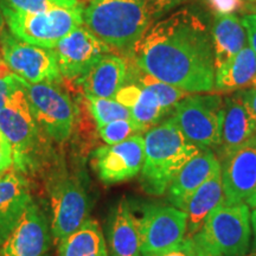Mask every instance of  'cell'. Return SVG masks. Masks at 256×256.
Listing matches in <instances>:
<instances>
[{
    "label": "cell",
    "mask_w": 256,
    "mask_h": 256,
    "mask_svg": "<svg viewBox=\"0 0 256 256\" xmlns=\"http://www.w3.org/2000/svg\"><path fill=\"white\" fill-rule=\"evenodd\" d=\"M130 52L138 69L168 84L186 92L215 90L212 34L191 10L156 22Z\"/></svg>",
    "instance_id": "1"
},
{
    "label": "cell",
    "mask_w": 256,
    "mask_h": 256,
    "mask_svg": "<svg viewBox=\"0 0 256 256\" xmlns=\"http://www.w3.org/2000/svg\"><path fill=\"white\" fill-rule=\"evenodd\" d=\"M144 145L140 184L151 196L165 194L178 172L202 151L188 142L174 118L150 128L144 136Z\"/></svg>",
    "instance_id": "2"
},
{
    "label": "cell",
    "mask_w": 256,
    "mask_h": 256,
    "mask_svg": "<svg viewBox=\"0 0 256 256\" xmlns=\"http://www.w3.org/2000/svg\"><path fill=\"white\" fill-rule=\"evenodd\" d=\"M153 17L142 0H92L83 23L108 46L132 51L151 26Z\"/></svg>",
    "instance_id": "3"
},
{
    "label": "cell",
    "mask_w": 256,
    "mask_h": 256,
    "mask_svg": "<svg viewBox=\"0 0 256 256\" xmlns=\"http://www.w3.org/2000/svg\"><path fill=\"white\" fill-rule=\"evenodd\" d=\"M250 208L247 203L220 204L192 238L198 252L216 256H243L252 238Z\"/></svg>",
    "instance_id": "4"
},
{
    "label": "cell",
    "mask_w": 256,
    "mask_h": 256,
    "mask_svg": "<svg viewBox=\"0 0 256 256\" xmlns=\"http://www.w3.org/2000/svg\"><path fill=\"white\" fill-rule=\"evenodd\" d=\"M0 8L14 37L25 43L46 49H54L64 37L83 24L82 5L28 14L16 11L0 0Z\"/></svg>",
    "instance_id": "5"
},
{
    "label": "cell",
    "mask_w": 256,
    "mask_h": 256,
    "mask_svg": "<svg viewBox=\"0 0 256 256\" xmlns=\"http://www.w3.org/2000/svg\"><path fill=\"white\" fill-rule=\"evenodd\" d=\"M40 130V127L32 115L26 92L20 83L5 107L0 110V132L12 147L14 164L20 174L31 171L37 166Z\"/></svg>",
    "instance_id": "6"
},
{
    "label": "cell",
    "mask_w": 256,
    "mask_h": 256,
    "mask_svg": "<svg viewBox=\"0 0 256 256\" xmlns=\"http://www.w3.org/2000/svg\"><path fill=\"white\" fill-rule=\"evenodd\" d=\"M51 211V230L57 242L75 232L89 218L90 198L82 180L66 168L56 170L48 180Z\"/></svg>",
    "instance_id": "7"
},
{
    "label": "cell",
    "mask_w": 256,
    "mask_h": 256,
    "mask_svg": "<svg viewBox=\"0 0 256 256\" xmlns=\"http://www.w3.org/2000/svg\"><path fill=\"white\" fill-rule=\"evenodd\" d=\"M172 118L188 142L200 148L220 146L224 104L220 95H188L176 106Z\"/></svg>",
    "instance_id": "8"
},
{
    "label": "cell",
    "mask_w": 256,
    "mask_h": 256,
    "mask_svg": "<svg viewBox=\"0 0 256 256\" xmlns=\"http://www.w3.org/2000/svg\"><path fill=\"white\" fill-rule=\"evenodd\" d=\"M40 130L55 142H66L75 124V106L58 82L30 83L19 78Z\"/></svg>",
    "instance_id": "9"
},
{
    "label": "cell",
    "mask_w": 256,
    "mask_h": 256,
    "mask_svg": "<svg viewBox=\"0 0 256 256\" xmlns=\"http://www.w3.org/2000/svg\"><path fill=\"white\" fill-rule=\"evenodd\" d=\"M136 220L142 256L171 250L186 238L188 214L174 206H147Z\"/></svg>",
    "instance_id": "10"
},
{
    "label": "cell",
    "mask_w": 256,
    "mask_h": 256,
    "mask_svg": "<svg viewBox=\"0 0 256 256\" xmlns=\"http://www.w3.org/2000/svg\"><path fill=\"white\" fill-rule=\"evenodd\" d=\"M0 46L2 60L18 78L30 83L60 81L62 75L52 49L25 43L6 31Z\"/></svg>",
    "instance_id": "11"
},
{
    "label": "cell",
    "mask_w": 256,
    "mask_h": 256,
    "mask_svg": "<svg viewBox=\"0 0 256 256\" xmlns=\"http://www.w3.org/2000/svg\"><path fill=\"white\" fill-rule=\"evenodd\" d=\"M144 156V136L138 134L122 142L96 148L92 153V168L102 183H122L140 174Z\"/></svg>",
    "instance_id": "12"
},
{
    "label": "cell",
    "mask_w": 256,
    "mask_h": 256,
    "mask_svg": "<svg viewBox=\"0 0 256 256\" xmlns=\"http://www.w3.org/2000/svg\"><path fill=\"white\" fill-rule=\"evenodd\" d=\"M220 162L224 204L247 203L256 190V134Z\"/></svg>",
    "instance_id": "13"
},
{
    "label": "cell",
    "mask_w": 256,
    "mask_h": 256,
    "mask_svg": "<svg viewBox=\"0 0 256 256\" xmlns=\"http://www.w3.org/2000/svg\"><path fill=\"white\" fill-rule=\"evenodd\" d=\"M60 75L68 80H80L110 51L87 28L80 26L64 37L54 48Z\"/></svg>",
    "instance_id": "14"
},
{
    "label": "cell",
    "mask_w": 256,
    "mask_h": 256,
    "mask_svg": "<svg viewBox=\"0 0 256 256\" xmlns=\"http://www.w3.org/2000/svg\"><path fill=\"white\" fill-rule=\"evenodd\" d=\"M50 229L46 215L32 203L0 248V256H46Z\"/></svg>",
    "instance_id": "15"
},
{
    "label": "cell",
    "mask_w": 256,
    "mask_h": 256,
    "mask_svg": "<svg viewBox=\"0 0 256 256\" xmlns=\"http://www.w3.org/2000/svg\"><path fill=\"white\" fill-rule=\"evenodd\" d=\"M218 171H220V162L217 156L211 150H202L184 165L172 180L166 192L168 202L186 212L194 192Z\"/></svg>",
    "instance_id": "16"
},
{
    "label": "cell",
    "mask_w": 256,
    "mask_h": 256,
    "mask_svg": "<svg viewBox=\"0 0 256 256\" xmlns=\"http://www.w3.org/2000/svg\"><path fill=\"white\" fill-rule=\"evenodd\" d=\"M32 203L28 183L20 172L0 176V247Z\"/></svg>",
    "instance_id": "17"
},
{
    "label": "cell",
    "mask_w": 256,
    "mask_h": 256,
    "mask_svg": "<svg viewBox=\"0 0 256 256\" xmlns=\"http://www.w3.org/2000/svg\"><path fill=\"white\" fill-rule=\"evenodd\" d=\"M127 75L126 60L116 55H104L78 82L87 96L115 98L126 82Z\"/></svg>",
    "instance_id": "18"
},
{
    "label": "cell",
    "mask_w": 256,
    "mask_h": 256,
    "mask_svg": "<svg viewBox=\"0 0 256 256\" xmlns=\"http://www.w3.org/2000/svg\"><path fill=\"white\" fill-rule=\"evenodd\" d=\"M256 134V122L243 101L241 92L229 96L224 102V118L220 142V159Z\"/></svg>",
    "instance_id": "19"
},
{
    "label": "cell",
    "mask_w": 256,
    "mask_h": 256,
    "mask_svg": "<svg viewBox=\"0 0 256 256\" xmlns=\"http://www.w3.org/2000/svg\"><path fill=\"white\" fill-rule=\"evenodd\" d=\"M108 243L110 256H142L136 216L126 200H121L112 211Z\"/></svg>",
    "instance_id": "20"
},
{
    "label": "cell",
    "mask_w": 256,
    "mask_h": 256,
    "mask_svg": "<svg viewBox=\"0 0 256 256\" xmlns=\"http://www.w3.org/2000/svg\"><path fill=\"white\" fill-rule=\"evenodd\" d=\"M115 100L127 107L132 114V119L147 130L168 114L160 106L156 96L136 82H124L115 95Z\"/></svg>",
    "instance_id": "21"
},
{
    "label": "cell",
    "mask_w": 256,
    "mask_h": 256,
    "mask_svg": "<svg viewBox=\"0 0 256 256\" xmlns=\"http://www.w3.org/2000/svg\"><path fill=\"white\" fill-rule=\"evenodd\" d=\"M215 70L247 46V31L242 20L232 14H217L212 31Z\"/></svg>",
    "instance_id": "22"
},
{
    "label": "cell",
    "mask_w": 256,
    "mask_h": 256,
    "mask_svg": "<svg viewBox=\"0 0 256 256\" xmlns=\"http://www.w3.org/2000/svg\"><path fill=\"white\" fill-rule=\"evenodd\" d=\"M224 203L222 176L216 172L208 179L190 200L188 206V230L186 238H192L200 232L204 222L216 208Z\"/></svg>",
    "instance_id": "23"
},
{
    "label": "cell",
    "mask_w": 256,
    "mask_h": 256,
    "mask_svg": "<svg viewBox=\"0 0 256 256\" xmlns=\"http://www.w3.org/2000/svg\"><path fill=\"white\" fill-rule=\"evenodd\" d=\"M256 78V56L247 46L215 70V90L229 92L252 84Z\"/></svg>",
    "instance_id": "24"
},
{
    "label": "cell",
    "mask_w": 256,
    "mask_h": 256,
    "mask_svg": "<svg viewBox=\"0 0 256 256\" xmlns=\"http://www.w3.org/2000/svg\"><path fill=\"white\" fill-rule=\"evenodd\" d=\"M58 256H110L98 223L88 218L75 232L60 241Z\"/></svg>",
    "instance_id": "25"
},
{
    "label": "cell",
    "mask_w": 256,
    "mask_h": 256,
    "mask_svg": "<svg viewBox=\"0 0 256 256\" xmlns=\"http://www.w3.org/2000/svg\"><path fill=\"white\" fill-rule=\"evenodd\" d=\"M134 78H136V82L138 84L151 90L156 96L160 106L168 113L174 110L178 102L183 100L184 98H186L188 94V92L182 90V89L174 87V86L168 84V83L153 78L148 74L142 72L140 69L136 70Z\"/></svg>",
    "instance_id": "26"
},
{
    "label": "cell",
    "mask_w": 256,
    "mask_h": 256,
    "mask_svg": "<svg viewBox=\"0 0 256 256\" xmlns=\"http://www.w3.org/2000/svg\"><path fill=\"white\" fill-rule=\"evenodd\" d=\"M90 114L96 121L98 127L104 126L116 120L132 119V114L127 107L115 98H104L87 96Z\"/></svg>",
    "instance_id": "27"
},
{
    "label": "cell",
    "mask_w": 256,
    "mask_h": 256,
    "mask_svg": "<svg viewBox=\"0 0 256 256\" xmlns=\"http://www.w3.org/2000/svg\"><path fill=\"white\" fill-rule=\"evenodd\" d=\"M98 128V136L107 145L122 142L139 133L147 132L145 127L140 126L133 119L116 120Z\"/></svg>",
    "instance_id": "28"
},
{
    "label": "cell",
    "mask_w": 256,
    "mask_h": 256,
    "mask_svg": "<svg viewBox=\"0 0 256 256\" xmlns=\"http://www.w3.org/2000/svg\"><path fill=\"white\" fill-rule=\"evenodd\" d=\"M6 5L16 11L40 14L56 8H76L81 4L78 0H2Z\"/></svg>",
    "instance_id": "29"
},
{
    "label": "cell",
    "mask_w": 256,
    "mask_h": 256,
    "mask_svg": "<svg viewBox=\"0 0 256 256\" xmlns=\"http://www.w3.org/2000/svg\"><path fill=\"white\" fill-rule=\"evenodd\" d=\"M19 86L20 82L18 76L6 66L4 60H0V110L5 107Z\"/></svg>",
    "instance_id": "30"
},
{
    "label": "cell",
    "mask_w": 256,
    "mask_h": 256,
    "mask_svg": "<svg viewBox=\"0 0 256 256\" xmlns=\"http://www.w3.org/2000/svg\"><path fill=\"white\" fill-rule=\"evenodd\" d=\"M145 2L147 8L151 12L153 19L158 18L166 12L171 11L172 8H177L188 0H142Z\"/></svg>",
    "instance_id": "31"
},
{
    "label": "cell",
    "mask_w": 256,
    "mask_h": 256,
    "mask_svg": "<svg viewBox=\"0 0 256 256\" xmlns=\"http://www.w3.org/2000/svg\"><path fill=\"white\" fill-rule=\"evenodd\" d=\"M14 165V152L6 136L0 132V176L5 174Z\"/></svg>",
    "instance_id": "32"
},
{
    "label": "cell",
    "mask_w": 256,
    "mask_h": 256,
    "mask_svg": "<svg viewBox=\"0 0 256 256\" xmlns=\"http://www.w3.org/2000/svg\"><path fill=\"white\" fill-rule=\"evenodd\" d=\"M152 256H197V249L192 238H185L178 247Z\"/></svg>",
    "instance_id": "33"
},
{
    "label": "cell",
    "mask_w": 256,
    "mask_h": 256,
    "mask_svg": "<svg viewBox=\"0 0 256 256\" xmlns=\"http://www.w3.org/2000/svg\"><path fill=\"white\" fill-rule=\"evenodd\" d=\"M241 20L246 31H247L249 46L252 48V50L254 51L256 56V14L246 16V17H243Z\"/></svg>",
    "instance_id": "34"
},
{
    "label": "cell",
    "mask_w": 256,
    "mask_h": 256,
    "mask_svg": "<svg viewBox=\"0 0 256 256\" xmlns=\"http://www.w3.org/2000/svg\"><path fill=\"white\" fill-rule=\"evenodd\" d=\"M210 8L215 10L217 14H232L238 8L240 0H208Z\"/></svg>",
    "instance_id": "35"
},
{
    "label": "cell",
    "mask_w": 256,
    "mask_h": 256,
    "mask_svg": "<svg viewBox=\"0 0 256 256\" xmlns=\"http://www.w3.org/2000/svg\"><path fill=\"white\" fill-rule=\"evenodd\" d=\"M240 92H241L243 101L247 104V107L249 108V110H250L252 118H254L256 122V89L252 88L248 89V90H243Z\"/></svg>",
    "instance_id": "36"
},
{
    "label": "cell",
    "mask_w": 256,
    "mask_h": 256,
    "mask_svg": "<svg viewBox=\"0 0 256 256\" xmlns=\"http://www.w3.org/2000/svg\"><path fill=\"white\" fill-rule=\"evenodd\" d=\"M250 222H252V230L254 234V246H256V208L252 209L250 214Z\"/></svg>",
    "instance_id": "37"
},
{
    "label": "cell",
    "mask_w": 256,
    "mask_h": 256,
    "mask_svg": "<svg viewBox=\"0 0 256 256\" xmlns=\"http://www.w3.org/2000/svg\"><path fill=\"white\" fill-rule=\"evenodd\" d=\"M5 34V17L2 14V8H0V38Z\"/></svg>",
    "instance_id": "38"
},
{
    "label": "cell",
    "mask_w": 256,
    "mask_h": 256,
    "mask_svg": "<svg viewBox=\"0 0 256 256\" xmlns=\"http://www.w3.org/2000/svg\"><path fill=\"white\" fill-rule=\"evenodd\" d=\"M247 204H248L249 208H252V209H255V208H256V190L254 192V194H252V196L248 200Z\"/></svg>",
    "instance_id": "39"
},
{
    "label": "cell",
    "mask_w": 256,
    "mask_h": 256,
    "mask_svg": "<svg viewBox=\"0 0 256 256\" xmlns=\"http://www.w3.org/2000/svg\"><path fill=\"white\" fill-rule=\"evenodd\" d=\"M243 256H256V246H252V249L250 252H248L247 254Z\"/></svg>",
    "instance_id": "40"
},
{
    "label": "cell",
    "mask_w": 256,
    "mask_h": 256,
    "mask_svg": "<svg viewBox=\"0 0 256 256\" xmlns=\"http://www.w3.org/2000/svg\"><path fill=\"white\" fill-rule=\"evenodd\" d=\"M197 256H216V255L206 254V252H198V250H197Z\"/></svg>",
    "instance_id": "41"
},
{
    "label": "cell",
    "mask_w": 256,
    "mask_h": 256,
    "mask_svg": "<svg viewBox=\"0 0 256 256\" xmlns=\"http://www.w3.org/2000/svg\"><path fill=\"white\" fill-rule=\"evenodd\" d=\"M252 88H255L256 89V78L252 80Z\"/></svg>",
    "instance_id": "42"
},
{
    "label": "cell",
    "mask_w": 256,
    "mask_h": 256,
    "mask_svg": "<svg viewBox=\"0 0 256 256\" xmlns=\"http://www.w3.org/2000/svg\"><path fill=\"white\" fill-rule=\"evenodd\" d=\"M250 2H256V0H250Z\"/></svg>",
    "instance_id": "43"
}]
</instances>
